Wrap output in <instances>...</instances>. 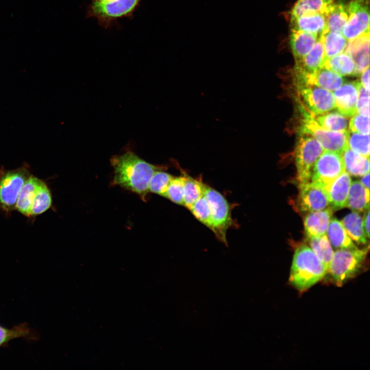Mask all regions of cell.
Segmentation results:
<instances>
[{
  "label": "cell",
  "instance_id": "obj_16",
  "mask_svg": "<svg viewBox=\"0 0 370 370\" xmlns=\"http://www.w3.org/2000/svg\"><path fill=\"white\" fill-rule=\"evenodd\" d=\"M333 210L330 207L307 213L304 220L305 234L308 238L326 234Z\"/></svg>",
  "mask_w": 370,
  "mask_h": 370
},
{
  "label": "cell",
  "instance_id": "obj_30",
  "mask_svg": "<svg viewBox=\"0 0 370 370\" xmlns=\"http://www.w3.org/2000/svg\"><path fill=\"white\" fill-rule=\"evenodd\" d=\"M334 0H297L290 11V18L306 13H321L325 14Z\"/></svg>",
  "mask_w": 370,
  "mask_h": 370
},
{
  "label": "cell",
  "instance_id": "obj_34",
  "mask_svg": "<svg viewBox=\"0 0 370 370\" xmlns=\"http://www.w3.org/2000/svg\"><path fill=\"white\" fill-rule=\"evenodd\" d=\"M162 170H158L154 173L149 183V192L165 197L173 176Z\"/></svg>",
  "mask_w": 370,
  "mask_h": 370
},
{
  "label": "cell",
  "instance_id": "obj_4",
  "mask_svg": "<svg viewBox=\"0 0 370 370\" xmlns=\"http://www.w3.org/2000/svg\"><path fill=\"white\" fill-rule=\"evenodd\" d=\"M368 251V247L364 249L355 247L339 249L334 252L327 271L334 283L341 286L355 277L362 268Z\"/></svg>",
  "mask_w": 370,
  "mask_h": 370
},
{
  "label": "cell",
  "instance_id": "obj_24",
  "mask_svg": "<svg viewBox=\"0 0 370 370\" xmlns=\"http://www.w3.org/2000/svg\"><path fill=\"white\" fill-rule=\"evenodd\" d=\"M345 171L355 176H362L369 173V157L360 155L349 147L342 154Z\"/></svg>",
  "mask_w": 370,
  "mask_h": 370
},
{
  "label": "cell",
  "instance_id": "obj_44",
  "mask_svg": "<svg viewBox=\"0 0 370 370\" xmlns=\"http://www.w3.org/2000/svg\"><path fill=\"white\" fill-rule=\"evenodd\" d=\"M108 0H92V2H102V1H106Z\"/></svg>",
  "mask_w": 370,
  "mask_h": 370
},
{
  "label": "cell",
  "instance_id": "obj_40",
  "mask_svg": "<svg viewBox=\"0 0 370 370\" xmlns=\"http://www.w3.org/2000/svg\"><path fill=\"white\" fill-rule=\"evenodd\" d=\"M26 334L24 328L8 329L0 326V345L12 339L24 336Z\"/></svg>",
  "mask_w": 370,
  "mask_h": 370
},
{
  "label": "cell",
  "instance_id": "obj_37",
  "mask_svg": "<svg viewBox=\"0 0 370 370\" xmlns=\"http://www.w3.org/2000/svg\"><path fill=\"white\" fill-rule=\"evenodd\" d=\"M184 181L183 174L182 176H173L169 185L165 197L176 204L183 206Z\"/></svg>",
  "mask_w": 370,
  "mask_h": 370
},
{
  "label": "cell",
  "instance_id": "obj_15",
  "mask_svg": "<svg viewBox=\"0 0 370 370\" xmlns=\"http://www.w3.org/2000/svg\"><path fill=\"white\" fill-rule=\"evenodd\" d=\"M295 82L316 85L330 91L339 88L344 79L339 74L322 67L316 72L304 76H295Z\"/></svg>",
  "mask_w": 370,
  "mask_h": 370
},
{
  "label": "cell",
  "instance_id": "obj_23",
  "mask_svg": "<svg viewBox=\"0 0 370 370\" xmlns=\"http://www.w3.org/2000/svg\"><path fill=\"white\" fill-rule=\"evenodd\" d=\"M369 190L358 180L351 182L346 207L353 211L360 212L369 209Z\"/></svg>",
  "mask_w": 370,
  "mask_h": 370
},
{
  "label": "cell",
  "instance_id": "obj_32",
  "mask_svg": "<svg viewBox=\"0 0 370 370\" xmlns=\"http://www.w3.org/2000/svg\"><path fill=\"white\" fill-rule=\"evenodd\" d=\"M316 117L318 123L327 130L339 132L348 131L347 121L345 117L338 111L327 112Z\"/></svg>",
  "mask_w": 370,
  "mask_h": 370
},
{
  "label": "cell",
  "instance_id": "obj_10",
  "mask_svg": "<svg viewBox=\"0 0 370 370\" xmlns=\"http://www.w3.org/2000/svg\"><path fill=\"white\" fill-rule=\"evenodd\" d=\"M295 84L305 107L313 116L335 108V98L331 91L303 83L295 82Z\"/></svg>",
  "mask_w": 370,
  "mask_h": 370
},
{
  "label": "cell",
  "instance_id": "obj_21",
  "mask_svg": "<svg viewBox=\"0 0 370 370\" xmlns=\"http://www.w3.org/2000/svg\"><path fill=\"white\" fill-rule=\"evenodd\" d=\"M325 16L327 29L342 33L348 18V4L343 1L334 0Z\"/></svg>",
  "mask_w": 370,
  "mask_h": 370
},
{
  "label": "cell",
  "instance_id": "obj_8",
  "mask_svg": "<svg viewBox=\"0 0 370 370\" xmlns=\"http://www.w3.org/2000/svg\"><path fill=\"white\" fill-rule=\"evenodd\" d=\"M344 171L342 155L324 150L312 167L310 178L327 191L331 183Z\"/></svg>",
  "mask_w": 370,
  "mask_h": 370
},
{
  "label": "cell",
  "instance_id": "obj_7",
  "mask_svg": "<svg viewBox=\"0 0 370 370\" xmlns=\"http://www.w3.org/2000/svg\"><path fill=\"white\" fill-rule=\"evenodd\" d=\"M299 135L294 154L297 180L300 184L310 180L312 167L324 150L312 136L305 134Z\"/></svg>",
  "mask_w": 370,
  "mask_h": 370
},
{
  "label": "cell",
  "instance_id": "obj_14",
  "mask_svg": "<svg viewBox=\"0 0 370 370\" xmlns=\"http://www.w3.org/2000/svg\"><path fill=\"white\" fill-rule=\"evenodd\" d=\"M353 60L356 76L369 66V31L347 42L344 51Z\"/></svg>",
  "mask_w": 370,
  "mask_h": 370
},
{
  "label": "cell",
  "instance_id": "obj_6",
  "mask_svg": "<svg viewBox=\"0 0 370 370\" xmlns=\"http://www.w3.org/2000/svg\"><path fill=\"white\" fill-rule=\"evenodd\" d=\"M27 164L10 170L0 169V207L9 213L15 209L20 192L31 175Z\"/></svg>",
  "mask_w": 370,
  "mask_h": 370
},
{
  "label": "cell",
  "instance_id": "obj_13",
  "mask_svg": "<svg viewBox=\"0 0 370 370\" xmlns=\"http://www.w3.org/2000/svg\"><path fill=\"white\" fill-rule=\"evenodd\" d=\"M359 81L343 83L332 92L335 107L337 111L346 117L357 114L356 104L358 98Z\"/></svg>",
  "mask_w": 370,
  "mask_h": 370
},
{
  "label": "cell",
  "instance_id": "obj_25",
  "mask_svg": "<svg viewBox=\"0 0 370 370\" xmlns=\"http://www.w3.org/2000/svg\"><path fill=\"white\" fill-rule=\"evenodd\" d=\"M326 233L330 245L336 249L357 247L347 235L341 222L336 218L331 219Z\"/></svg>",
  "mask_w": 370,
  "mask_h": 370
},
{
  "label": "cell",
  "instance_id": "obj_42",
  "mask_svg": "<svg viewBox=\"0 0 370 370\" xmlns=\"http://www.w3.org/2000/svg\"><path fill=\"white\" fill-rule=\"evenodd\" d=\"M363 227L365 235L367 238L369 236V209L365 210L363 219Z\"/></svg>",
  "mask_w": 370,
  "mask_h": 370
},
{
  "label": "cell",
  "instance_id": "obj_26",
  "mask_svg": "<svg viewBox=\"0 0 370 370\" xmlns=\"http://www.w3.org/2000/svg\"><path fill=\"white\" fill-rule=\"evenodd\" d=\"M323 67L340 76H356V65L351 58L345 52L325 59Z\"/></svg>",
  "mask_w": 370,
  "mask_h": 370
},
{
  "label": "cell",
  "instance_id": "obj_11",
  "mask_svg": "<svg viewBox=\"0 0 370 370\" xmlns=\"http://www.w3.org/2000/svg\"><path fill=\"white\" fill-rule=\"evenodd\" d=\"M348 11L342 34L348 41L369 31L368 0H351L348 4Z\"/></svg>",
  "mask_w": 370,
  "mask_h": 370
},
{
  "label": "cell",
  "instance_id": "obj_19",
  "mask_svg": "<svg viewBox=\"0 0 370 370\" xmlns=\"http://www.w3.org/2000/svg\"><path fill=\"white\" fill-rule=\"evenodd\" d=\"M351 182L349 175L344 171L330 185L327 190L329 205L334 210L346 207L348 193Z\"/></svg>",
  "mask_w": 370,
  "mask_h": 370
},
{
  "label": "cell",
  "instance_id": "obj_38",
  "mask_svg": "<svg viewBox=\"0 0 370 370\" xmlns=\"http://www.w3.org/2000/svg\"><path fill=\"white\" fill-rule=\"evenodd\" d=\"M349 130L351 133L369 134V117L356 114L352 116L349 121Z\"/></svg>",
  "mask_w": 370,
  "mask_h": 370
},
{
  "label": "cell",
  "instance_id": "obj_31",
  "mask_svg": "<svg viewBox=\"0 0 370 370\" xmlns=\"http://www.w3.org/2000/svg\"><path fill=\"white\" fill-rule=\"evenodd\" d=\"M52 196L47 184L41 180L36 191L31 209V216L42 214L51 206Z\"/></svg>",
  "mask_w": 370,
  "mask_h": 370
},
{
  "label": "cell",
  "instance_id": "obj_1",
  "mask_svg": "<svg viewBox=\"0 0 370 370\" xmlns=\"http://www.w3.org/2000/svg\"><path fill=\"white\" fill-rule=\"evenodd\" d=\"M114 169L112 184L137 194L143 199L149 192L150 180L158 170L163 169L127 151L110 159Z\"/></svg>",
  "mask_w": 370,
  "mask_h": 370
},
{
  "label": "cell",
  "instance_id": "obj_35",
  "mask_svg": "<svg viewBox=\"0 0 370 370\" xmlns=\"http://www.w3.org/2000/svg\"><path fill=\"white\" fill-rule=\"evenodd\" d=\"M190 210L197 220L212 230L210 207L204 195L194 203Z\"/></svg>",
  "mask_w": 370,
  "mask_h": 370
},
{
  "label": "cell",
  "instance_id": "obj_39",
  "mask_svg": "<svg viewBox=\"0 0 370 370\" xmlns=\"http://www.w3.org/2000/svg\"><path fill=\"white\" fill-rule=\"evenodd\" d=\"M357 113L369 117V93L359 82L358 86V98L356 104Z\"/></svg>",
  "mask_w": 370,
  "mask_h": 370
},
{
  "label": "cell",
  "instance_id": "obj_17",
  "mask_svg": "<svg viewBox=\"0 0 370 370\" xmlns=\"http://www.w3.org/2000/svg\"><path fill=\"white\" fill-rule=\"evenodd\" d=\"M290 30L303 31L319 36L327 30L325 15L317 12L290 18Z\"/></svg>",
  "mask_w": 370,
  "mask_h": 370
},
{
  "label": "cell",
  "instance_id": "obj_41",
  "mask_svg": "<svg viewBox=\"0 0 370 370\" xmlns=\"http://www.w3.org/2000/svg\"><path fill=\"white\" fill-rule=\"evenodd\" d=\"M361 74V84L368 91L369 90V67L364 70Z\"/></svg>",
  "mask_w": 370,
  "mask_h": 370
},
{
  "label": "cell",
  "instance_id": "obj_43",
  "mask_svg": "<svg viewBox=\"0 0 370 370\" xmlns=\"http://www.w3.org/2000/svg\"><path fill=\"white\" fill-rule=\"evenodd\" d=\"M369 173H368L364 175L360 179V183L367 189L369 190Z\"/></svg>",
  "mask_w": 370,
  "mask_h": 370
},
{
  "label": "cell",
  "instance_id": "obj_2",
  "mask_svg": "<svg viewBox=\"0 0 370 370\" xmlns=\"http://www.w3.org/2000/svg\"><path fill=\"white\" fill-rule=\"evenodd\" d=\"M327 267L306 245L295 250L290 270L289 282L300 292L307 290L327 274Z\"/></svg>",
  "mask_w": 370,
  "mask_h": 370
},
{
  "label": "cell",
  "instance_id": "obj_18",
  "mask_svg": "<svg viewBox=\"0 0 370 370\" xmlns=\"http://www.w3.org/2000/svg\"><path fill=\"white\" fill-rule=\"evenodd\" d=\"M325 59L321 38L302 60L295 63L294 72L295 76L311 74L323 67Z\"/></svg>",
  "mask_w": 370,
  "mask_h": 370
},
{
  "label": "cell",
  "instance_id": "obj_28",
  "mask_svg": "<svg viewBox=\"0 0 370 370\" xmlns=\"http://www.w3.org/2000/svg\"><path fill=\"white\" fill-rule=\"evenodd\" d=\"M347 235L359 244L367 243L363 227V219L360 214L353 211L346 215L341 221Z\"/></svg>",
  "mask_w": 370,
  "mask_h": 370
},
{
  "label": "cell",
  "instance_id": "obj_27",
  "mask_svg": "<svg viewBox=\"0 0 370 370\" xmlns=\"http://www.w3.org/2000/svg\"><path fill=\"white\" fill-rule=\"evenodd\" d=\"M325 59L334 57L344 51L348 41L341 33L326 30L321 36Z\"/></svg>",
  "mask_w": 370,
  "mask_h": 370
},
{
  "label": "cell",
  "instance_id": "obj_5",
  "mask_svg": "<svg viewBox=\"0 0 370 370\" xmlns=\"http://www.w3.org/2000/svg\"><path fill=\"white\" fill-rule=\"evenodd\" d=\"M204 196L210 207L212 223L211 231L219 241L227 245V231L235 226L230 205L220 192L207 184Z\"/></svg>",
  "mask_w": 370,
  "mask_h": 370
},
{
  "label": "cell",
  "instance_id": "obj_3",
  "mask_svg": "<svg viewBox=\"0 0 370 370\" xmlns=\"http://www.w3.org/2000/svg\"><path fill=\"white\" fill-rule=\"evenodd\" d=\"M299 107L301 115L300 125L298 128L299 134L312 136L319 142L324 150L342 155L348 148L349 132H339L327 130L318 123L314 116L302 104H300Z\"/></svg>",
  "mask_w": 370,
  "mask_h": 370
},
{
  "label": "cell",
  "instance_id": "obj_22",
  "mask_svg": "<svg viewBox=\"0 0 370 370\" xmlns=\"http://www.w3.org/2000/svg\"><path fill=\"white\" fill-rule=\"evenodd\" d=\"M41 179L31 175L22 187L15 205L21 214L31 217V209L33 198Z\"/></svg>",
  "mask_w": 370,
  "mask_h": 370
},
{
  "label": "cell",
  "instance_id": "obj_9",
  "mask_svg": "<svg viewBox=\"0 0 370 370\" xmlns=\"http://www.w3.org/2000/svg\"><path fill=\"white\" fill-rule=\"evenodd\" d=\"M141 0H108L92 2L87 8L88 16L93 17L104 25L132 14Z\"/></svg>",
  "mask_w": 370,
  "mask_h": 370
},
{
  "label": "cell",
  "instance_id": "obj_20",
  "mask_svg": "<svg viewBox=\"0 0 370 370\" xmlns=\"http://www.w3.org/2000/svg\"><path fill=\"white\" fill-rule=\"evenodd\" d=\"M321 36L303 31L290 30L289 43L295 63L303 59Z\"/></svg>",
  "mask_w": 370,
  "mask_h": 370
},
{
  "label": "cell",
  "instance_id": "obj_33",
  "mask_svg": "<svg viewBox=\"0 0 370 370\" xmlns=\"http://www.w3.org/2000/svg\"><path fill=\"white\" fill-rule=\"evenodd\" d=\"M308 239L310 248L328 269L334 252L326 234Z\"/></svg>",
  "mask_w": 370,
  "mask_h": 370
},
{
  "label": "cell",
  "instance_id": "obj_36",
  "mask_svg": "<svg viewBox=\"0 0 370 370\" xmlns=\"http://www.w3.org/2000/svg\"><path fill=\"white\" fill-rule=\"evenodd\" d=\"M348 147L354 152L366 156H369V134L349 133L348 138Z\"/></svg>",
  "mask_w": 370,
  "mask_h": 370
},
{
  "label": "cell",
  "instance_id": "obj_29",
  "mask_svg": "<svg viewBox=\"0 0 370 370\" xmlns=\"http://www.w3.org/2000/svg\"><path fill=\"white\" fill-rule=\"evenodd\" d=\"M183 174L184 176L183 206L190 210L194 203L203 196L206 184L186 173Z\"/></svg>",
  "mask_w": 370,
  "mask_h": 370
},
{
  "label": "cell",
  "instance_id": "obj_12",
  "mask_svg": "<svg viewBox=\"0 0 370 370\" xmlns=\"http://www.w3.org/2000/svg\"><path fill=\"white\" fill-rule=\"evenodd\" d=\"M299 185L296 201L300 212L309 213L324 209L329 205L327 192L321 187L309 181Z\"/></svg>",
  "mask_w": 370,
  "mask_h": 370
}]
</instances>
